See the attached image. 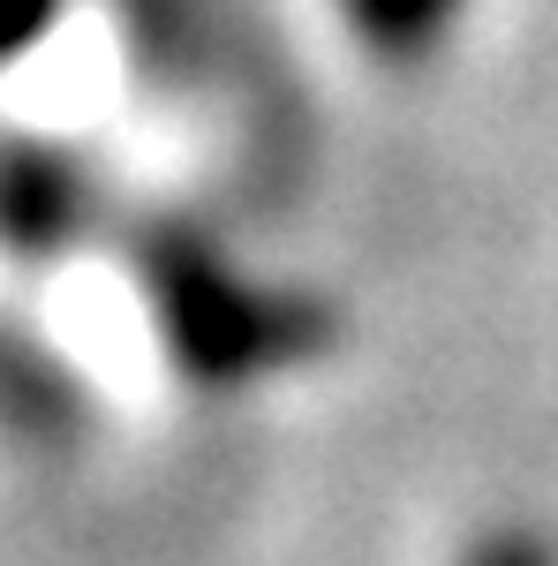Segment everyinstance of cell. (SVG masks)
<instances>
[{"label": "cell", "instance_id": "obj_1", "mask_svg": "<svg viewBox=\"0 0 558 566\" xmlns=\"http://www.w3.org/2000/svg\"><path fill=\"white\" fill-rule=\"evenodd\" d=\"M159 295V325H167V355L181 378L197 386H250L264 370H287L309 340L317 317L295 303H264L242 280H227L219 264H159L151 280Z\"/></svg>", "mask_w": 558, "mask_h": 566}, {"label": "cell", "instance_id": "obj_2", "mask_svg": "<svg viewBox=\"0 0 558 566\" xmlns=\"http://www.w3.org/2000/svg\"><path fill=\"white\" fill-rule=\"evenodd\" d=\"M468 566H551V552L536 536H491V544L468 552Z\"/></svg>", "mask_w": 558, "mask_h": 566}]
</instances>
